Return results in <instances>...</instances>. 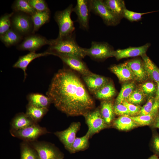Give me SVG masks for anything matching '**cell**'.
Here are the masks:
<instances>
[{
  "mask_svg": "<svg viewBox=\"0 0 159 159\" xmlns=\"http://www.w3.org/2000/svg\"><path fill=\"white\" fill-rule=\"evenodd\" d=\"M46 95L58 110L68 116H84L95 107L80 77L69 69H60L54 74Z\"/></svg>",
  "mask_w": 159,
  "mask_h": 159,
  "instance_id": "cell-1",
  "label": "cell"
},
{
  "mask_svg": "<svg viewBox=\"0 0 159 159\" xmlns=\"http://www.w3.org/2000/svg\"><path fill=\"white\" fill-rule=\"evenodd\" d=\"M50 40L51 44L49 45L47 51L50 52L52 55L68 54L81 59L86 56L85 48L79 46L76 40L75 32L65 37Z\"/></svg>",
  "mask_w": 159,
  "mask_h": 159,
  "instance_id": "cell-2",
  "label": "cell"
},
{
  "mask_svg": "<svg viewBox=\"0 0 159 159\" xmlns=\"http://www.w3.org/2000/svg\"><path fill=\"white\" fill-rule=\"evenodd\" d=\"M73 8V5L71 4L64 9L55 12L54 19L59 28V34L57 38L68 36L75 32L74 22L71 17Z\"/></svg>",
  "mask_w": 159,
  "mask_h": 159,
  "instance_id": "cell-3",
  "label": "cell"
},
{
  "mask_svg": "<svg viewBox=\"0 0 159 159\" xmlns=\"http://www.w3.org/2000/svg\"><path fill=\"white\" fill-rule=\"evenodd\" d=\"M11 21V28L23 37L32 33L34 26L31 15L22 12H14Z\"/></svg>",
  "mask_w": 159,
  "mask_h": 159,
  "instance_id": "cell-4",
  "label": "cell"
},
{
  "mask_svg": "<svg viewBox=\"0 0 159 159\" xmlns=\"http://www.w3.org/2000/svg\"><path fill=\"white\" fill-rule=\"evenodd\" d=\"M91 11L100 16L105 24L115 26L120 22L119 19L101 0H89Z\"/></svg>",
  "mask_w": 159,
  "mask_h": 159,
  "instance_id": "cell-5",
  "label": "cell"
},
{
  "mask_svg": "<svg viewBox=\"0 0 159 159\" xmlns=\"http://www.w3.org/2000/svg\"><path fill=\"white\" fill-rule=\"evenodd\" d=\"M48 132L45 128L41 127L37 122L24 128L10 131L12 136L28 143L34 141L40 136Z\"/></svg>",
  "mask_w": 159,
  "mask_h": 159,
  "instance_id": "cell-6",
  "label": "cell"
},
{
  "mask_svg": "<svg viewBox=\"0 0 159 159\" xmlns=\"http://www.w3.org/2000/svg\"><path fill=\"white\" fill-rule=\"evenodd\" d=\"M115 50L106 42L92 41L89 48H85L86 56L95 60H102L114 57Z\"/></svg>",
  "mask_w": 159,
  "mask_h": 159,
  "instance_id": "cell-7",
  "label": "cell"
},
{
  "mask_svg": "<svg viewBox=\"0 0 159 159\" xmlns=\"http://www.w3.org/2000/svg\"><path fill=\"white\" fill-rule=\"evenodd\" d=\"M51 40L39 34H32L24 37L22 41L17 46V49L35 52L42 46L51 44Z\"/></svg>",
  "mask_w": 159,
  "mask_h": 159,
  "instance_id": "cell-8",
  "label": "cell"
},
{
  "mask_svg": "<svg viewBox=\"0 0 159 159\" xmlns=\"http://www.w3.org/2000/svg\"><path fill=\"white\" fill-rule=\"evenodd\" d=\"M85 117L88 127L87 131L90 137L107 127L98 108L94 109L85 114Z\"/></svg>",
  "mask_w": 159,
  "mask_h": 159,
  "instance_id": "cell-9",
  "label": "cell"
},
{
  "mask_svg": "<svg viewBox=\"0 0 159 159\" xmlns=\"http://www.w3.org/2000/svg\"><path fill=\"white\" fill-rule=\"evenodd\" d=\"M31 146L36 151L38 159H59L61 155L53 145L44 142H30Z\"/></svg>",
  "mask_w": 159,
  "mask_h": 159,
  "instance_id": "cell-10",
  "label": "cell"
},
{
  "mask_svg": "<svg viewBox=\"0 0 159 159\" xmlns=\"http://www.w3.org/2000/svg\"><path fill=\"white\" fill-rule=\"evenodd\" d=\"M73 11L76 14V21L78 23L80 27L85 30H88L91 10L88 0H77L73 8Z\"/></svg>",
  "mask_w": 159,
  "mask_h": 159,
  "instance_id": "cell-11",
  "label": "cell"
},
{
  "mask_svg": "<svg viewBox=\"0 0 159 159\" xmlns=\"http://www.w3.org/2000/svg\"><path fill=\"white\" fill-rule=\"evenodd\" d=\"M54 55L59 57L72 70L77 72L82 76H86L92 73L80 58L68 54H57Z\"/></svg>",
  "mask_w": 159,
  "mask_h": 159,
  "instance_id": "cell-12",
  "label": "cell"
},
{
  "mask_svg": "<svg viewBox=\"0 0 159 159\" xmlns=\"http://www.w3.org/2000/svg\"><path fill=\"white\" fill-rule=\"evenodd\" d=\"M80 123L79 122H73L66 130L54 133L65 148L69 151L76 138V134L80 130Z\"/></svg>",
  "mask_w": 159,
  "mask_h": 159,
  "instance_id": "cell-13",
  "label": "cell"
},
{
  "mask_svg": "<svg viewBox=\"0 0 159 159\" xmlns=\"http://www.w3.org/2000/svg\"><path fill=\"white\" fill-rule=\"evenodd\" d=\"M150 45L147 43L139 47H129L124 49H118L115 51L114 57L117 60L130 57L142 56L145 54L148 48Z\"/></svg>",
  "mask_w": 159,
  "mask_h": 159,
  "instance_id": "cell-14",
  "label": "cell"
},
{
  "mask_svg": "<svg viewBox=\"0 0 159 159\" xmlns=\"http://www.w3.org/2000/svg\"><path fill=\"white\" fill-rule=\"evenodd\" d=\"M49 55L52 54L47 51L40 53H36L35 52H30L26 55L20 57L18 60L14 64L13 67L20 68L23 71L24 75V80H25L27 76L26 72L27 67L30 63L35 59Z\"/></svg>",
  "mask_w": 159,
  "mask_h": 159,
  "instance_id": "cell-15",
  "label": "cell"
},
{
  "mask_svg": "<svg viewBox=\"0 0 159 159\" xmlns=\"http://www.w3.org/2000/svg\"><path fill=\"white\" fill-rule=\"evenodd\" d=\"M82 77L88 89L93 94L108 82L105 77L93 73Z\"/></svg>",
  "mask_w": 159,
  "mask_h": 159,
  "instance_id": "cell-16",
  "label": "cell"
},
{
  "mask_svg": "<svg viewBox=\"0 0 159 159\" xmlns=\"http://www.w3.org/2000/svg\"><path fill=\"white\" fill-rule=\"evenodd\" d=\"M110 69L121 82L127 81L134 78L132 72L126 62L112 65Z\"/></svg>",
  "mask_w": 159,
  "mask_h": 159,
  "instance_id": "cell-17",
  "label": "cell"
},
{
  "mask_svg": "<svg viewBox=\"0 0 159 159\" xmlns=\"http://www.w3.org/2000/svg\"><path fill=\"white\" fill-rule=\"evenodd\" d=\"M131 69L134 78L139 82L145 80L148 75L145 69L143 63L138 59H136L126 62Z\"/></svg>",
  "mask_w": 159,
  "mask_h": 159,
  "instance_id": "cell-18",
  "label": "cell"
},
{
  "mask_svg": "<svg viewBox=\"0 0 159 159\" xmlns=\"http://www.w3.org/2000/svg\"><path fill=\"white\" fill-rule=\"evenodd\" d=\"M28 104L39 107L48 109L52 103L50 98L38 93H32L29 94L27 97Z\"/></svg>",
  "mask_w": 159,
  "mask_h": 159,
  "instance_id": "cell-19",
  "label": "cell"
},
{
  "mask_svg": "<svg viewBox=\"0 0 159 159\" xmlns=\"http://www.w3.org/2000/svg\"><path fill=\"white\" fill-rule=\"evenodd\" d=\"M34 28L32 34H34L43 25L49 22L50 18V10L36 11L31 16Z\"/></svg>",
  "mask_w": 159,
  "mask_h": 159,
  "instance_id": "cell-20",
  "label": "cell"
},
{
  "mask_svg": "<svg viewBox=\"0 0 159 159\" xmlns=\"http://www.w3.org/2000/svg\"><path fill=\"white\" fill-rule=\"evenodd\" d=\"M24 38V37L11 28L0 36L1 41L7 47L18 44Z\"/></svg>",
  "mask_w": 159,
  "mask_h": 159,
  "instance_id": "cell-21",
  "label": "cell"
},
{
  "mask_svg": "<svg viewBox=\"0 0 159 159\" xmlns=\"http://www.w3.org/2000/svg\"><path fill=\"white\" fill-rule=\"evenodd\" d=\"M23 113H19L13 118L11 122L12 130H18L27 127L36 123Z\"/></svg>",
  "mask_w": 159,
  "mask_h": 159,
  "instance_id": "cell-22",
  "label": "cell"
},
{
  "mask_svg": "<svg viewBox=\"0 0 159 159\" xmlns=\"http://www.w3.org/2000/svg\"><path fill=\"white\" fill-rule=\"evenodd\" d=\"M93 94L95 97L98 99L109 100L115 95L116 90L112 83L108 82Z\"/></svg>",
  "mask_w": 159,
  "mask_h": 159,
  "instance_id": "cell-23",
  "label": "cell"
},
{
  "mask_svg": "<svg viewBox=\"0 0 159 159\" xmlns=\"http://www.w3.org/2000/svg\"><path fill=\"white\" fill-rule=\"evenodd\" d=\"M104 3L120 20L123 17L124 12L126 8L124 1L122 0H105Z\"/></svg>",
  "mask_w": 159,
  "mask_h": 159,
  "instance_id": "cell-24",
  "label": "cell"
},
{
  "mask_svg": "<svg viewBox=\"0 0 159 159\" xmlns=\"http://www.w3.org/2000/svg\"><path fill=\"white\" fill-rule=\"evenodd\" d=\"M145 69L147 74L152 80L159 82V69L145 54L142 56Z\"/></svg>",
  "mask_w": 159,
  "mask_h": 159,
  "instance_id": "cell-25",
  "label": "cell"
},
{
  "mask_svg": "<svg viewBox=\"0 0 159 159\" xmlns=\"http://www.w3.org/2000/svg\"><path fill=\"white\" fill-rule=\"evenodd\" d=\"M100 111L106 123L108 125L110 124L113 119L115 114L112 103L108 100H103L101 102Z\"/></svg>",
  "mask_w": 159,
  "mask_h": 159,
  "instance_id": "cell-26",
  "label": "cell"
},
{
  "mask_svg": "<svg viewBox=\"0 0 159 159\" xmlns=\"http://www.w3.org/2000/svg\"><path fill=\"white\" fill-rule=\"evenodd\" d=\"M113 126L119 130H128L137 127L138 125L129 116H121L114 120Z\"/></svg>",
  "mask_w": 159,
  "mask_h": 159,
  "instance_id": "cell-27",
  "label": "cell"
},
{
  "mask_svg": "<svg viewBox=\"0 0 159 159\" xmlns=\"http://www.w3.org/2000/svg\"><path fill=\"white\" fill-rule=\"evenodd\" d=\"M48 110V109L39 107L28 104L26 115L35 122L41 120Z\"/></svg>",
  "mask_w": 159,
  "mask_h": 159,
  "instance_id": "cell-28",
  "label": "cell"
},
{
  "mask_svg": "<svg viewBox=\"0 0 159 159\" xmlns=\"http://www.w3.org/2000/svg\"><path fill=\"white\" fill-rule=\"evenodd\" d=\"M11 8L14 12H22L31 16L36 11L29 4L27 0H15L13 2Z\"/></svg>",
  "mask_w": 159,
  "mask_h": 159,
  "instance_id": "cell-29",
  "label": "cell"
},
{
  "mask_svg": "<svg viewBox=\"0 0 159 159\" xmlns=\"http://www.w3.org/2000/svg\"><path fill=\"white\" fill-rule=\"evenodd\" d=\"M135 85L133 82L124 84L116 100V104L122 103L126 100L134 91Z\"/></svg>",
  "mask_w": 159,
  "mask_h": 159,
  "instance_id": "cell-30",
  "label": "cell"
},
{
  "mask_svg": "<svg viewBox=\"0 0 159 159\" xmlns=\"http://www.w3.org/2000/svg\"><path fill=\"white\" fill-rule=\"evenodd\" d=\"M90 137V133L87 131L84 136L76 138L69 151L74 153L86 149L88 146L89 139Z\"/></svg>",
  "mask_w": 159,
  "mask_h": 159,
  "instance_id": "cell-31",
  "label": "cell"
},
{
  "mask_svg": "<svg viewBox=\"0 0 159 159\" xmlns=\"http://www.w3.org/2000/svg\"><path fill=\"white\" fill-rule=\"evenodd\" d=\"M20 159H38L36 151L29 143L25 142L21 144Z\"/></svg>",
  "mask_w": 159,
  "mask_h": 159,
  "instance_id": "cell-32",
  "label": "cell"
},
{
  "mask_svg": "<svg viewBox=\"0 0 159 159\" xmlns=\"http://www.w3.org/2000/svg\"><path fill=\"white\" fill-rule=\"evenodd\" d=\"M156 115L157 114L151 113L146 115L129 116L138 126H145L151 125L154 121Z\"/></svg>",
  "mask_w": 159,
  "mask_h": 159,
  "instance_id": "cell-33",
  "label": "cell"
},
{
  "mask_svg": "<svg viewBox=\"0 0 159 159\" xmlns=\"http://www.w3.org/2000/svg\"><path fill=\"white\" fill-rule=\"evenodd\" d=\"M14 12L5 13L0 18V36L3 34L11 28V18Z\"/></svg>",
  "mask_w": 159,
  "mask_h": 159,
  "instance_id": "cell-34",
  "label": "cell"
},
{
  "mask_svg": "<svg viewBox=\"0 0 159 159\" xmlns=\"http://www.w3.org/2000/svg\"><path fill=\"white\" fill-rule=\"evenodd\" d=\"M145 95L141 89H136L134 90L125 101L133 104H139L143 101Z\"/></svg>",
  "mask_w": 159,
  "mask_h": 159,
  "instance_id": "cell-35",
  "label": "cell"
},
{
  "mask_svg": "<svg viewBox=\"0 0 159 159\" xmlns=\"http://www.w3.org/2000/svg\"><path fill=\"white\" fill-rule=\"evenodd\" d=\"M155 11L138 13L129 10L126 8L124 11L123 17L131 21H137L140 20L143 15Z\"/></svg>",
  "mask_w": 159,
  "mask_h": 159,
  "instance_id": "cell-36",
  "label": "cell"
},
{
  "mask_svg": "<svg viewBox=\"0 0 159 159\" xmlns=\"http://www.w3.org/2000/svg\"><path fill=\"white\" fill-rule=\"evenodd\" d=\"M27 1L36 11H44L50 10L47 2L44 0H27Z\"/></svg>",
  "mask_w": 159,
  "mask_h": 159,
  "instance_id": "cell-37",
  "label": "cell"
},
{
  "mask_svg": "<svg viewBox=\"0 0 159 159\" xmlns=\"http://www.w3.org/2000/svg\"><path fill=\"white\" fill-rule=\"evenodd\" d=\"M155 101V98L150 97L146 103L141 107L137 115H146L151 113L153 109Z\"/></svg>",
  "mask_w": 159,
  "mask_h": 159,
  "instance_id": "cell-38",
  "label": "cell"
},
{
  "mask_svg": "<svg viewBox=\"0 0 159 159\" xmlns=\"http://www.w3.org/2000/svg\"><path fill=\"white\" fill-rule=\"evenodd\" d=\"M115 114L118 115L130 116V113L126 107L122 103L116 104L113 105Z\"/></svg>",
  "mask_w": 159,
  "mask_h": 159,
  "instance_id": "cell-39",
  "label": "cell"
},
{
  "mask_svg": "<svg viewBox=\"0 0 159 159\" xmlns=\"http://www.w3.org/2000/svg\"><path fill=\"white\" fill-rule=\"evenodd\" d=\"M157 88L155 84L152 82H146L141 86V90L145 95H151L156 91Z\"/></svg>",
  "mask_w": 159,
  "mask_h": 159,
  "instance_id": "cell-40",
  "label": "cell"
},
{
  "mask_svg": "<svg viewBox=\"0 0 159 159\" xmlns=\"http://www.w3.org/2000/svg\"><path fill=\"white\" fill-rule=\"evenodd\" d=\"M151 146L155 154L159 156V134L154 132L153 135Z\"/></svg>",
  "mask_w": 159,
  "mask_h": 159,
  "instance_id": "cell-41",
  "label": "cell"
},
{
  "mask_svg": "<svg viewBox=\"0 0 159 159\" xmlns=\"http://www.w3.org/2000/svg\"><path fill=\"white\" fill-rule=\"evenodd\" d=\"M122 104L126 107L130 113V116H134L136 114L137 115L141 108L140 106L135 105L125 100L123 101Z\"/></svg>",
  "mask_w": 159,
  "mask_h": 159,
  "instance_id": "cell-42",
  "label": "cell"
},
{
  "mask_svg": "<svg viewBox=\"0 0 159 159\" xmlns=\"http://www.w3.org/2000/svg\"><path fill=\"white\" fill-rule=\"evenodd\" d=\"M151 126L153 128L159 129V110L156 116L153 123Z\"/></svg>",
  "mask_w": 159,
  "mask_h": 159,
  "instance_id": "cell-43",
  "label": "cell"
},
{
  "mask_svg": "<svg viewBox=\"0 0 159 159\" xmlns=\"http://www.w3.org/2000/svg\"><path fill=\"white\" fill-rule=\"evenodd\" d=\"M157 86L156 91V95L155 98V101L159 104V82L157 83Z\"/></svg>",
  "mask_w": 159,
  "mask_h": 159,
  "instance_id": "cell-44",
  "label": "cell"
},
{
  "mask_svg": "<svg viewBox=\"0 0 159 159\" xmlns=\"http://www.w3.org/2000/svg\"><path fill=\"white\" fill-rule=\"evenodd\" d=\"M148 159H159L158 156L154 154L150 156Z\"/></svg>",
  "mask_w": 159,
  "mask_h": 159,
  "instance_id": "cell-45",
  "label": "cell"
},
{
  "mask_svg": "<svg viewBox=\"0 0 159 159\" xmlns=\"http://www.w3.org/2000/svg\"><path fill=\"white\" fill-rule=\"evenodd\" d=\"M59 159H63L62 158H59Z\"/></svg>",
  "mask_w": 159,
  "mask_h": 159,
  "instance_id": "cell-46",
  "label": "cell"
}]
</instances>
